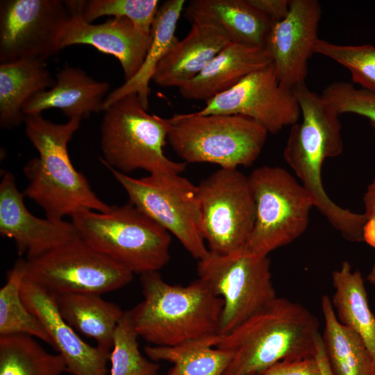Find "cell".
Segmentation results:
<instances>
[{"label": "cell", "mask_w": 375, "mask_h": 375, "mask_svg": "<svg viewBox=\"0 0 375 375\" xmlns=\"http://www.w3.org/2000/svg\"><path fill=\"white\" fill-rule=\"evenodd\" d=\"M365 215L367 219L364 228L365 241L375 245V178L367 185L363 196ZM367 281L375 286V262L368 275Z\"/></svg>", "instance_id": "36"}, {"label": "cell", "mask_w": 375, "mask_h": 375, "mask_svg": "<svg viewBox=\"0 0 375 375\" xmlns=\"http://www.w3.org/2000/svg\"><path fill=\"white\" fill-rule=\"evenodd\" d=\"M331 278L334 293L331 299L336 317L361 338L375 370V315L369 306L362 274L345 260L333 271Z\"/></svg>", "instance_id": "25"}, {"label": "cell", "mask_w": 375, "mask_h": 375, "mask_svg": "<svg viewBox=\"0 0 375 375\" xmlns=\"http://www.w3.org/2000/svg\"><path fill=\"white\" fill-rule=\"evenodd\" d=\"M192 114L244 115L259 123L268 133L275 134L297 123L301 110L294 90L280 83L272 62L248 74Z\"/></svg>", "instance_id": "14"}, {"label": "cell", "mask_w": 375, "mask_h": 375, "mask_svg": "<svg viewBox=\"0 0 375 375\" xmlns=\"http://www.w3.org/2000/svg\"><path fill=\"white\" fill-rule=\"evenodd\" d=\"M71 217L88 245L133 274L158 272L169 260V233L131 202L107 212L80 210Z\"/></svg>", "instance_id": "5"}, {"label": "cell", "mask_w": 375, "mask_h": 375, "mask_svg": "<svg viewBox=\"0 0 375 375\" xmlns=\"http://www.w3.org/2000/svg\"><path fill=\"white\" fill-rule=\"evenodd\" d=\"M138 337L131 310H124L113 334L108 375H159L160 365L142 355Z\"/></svg>", "instance_id": "31"}, {"label": "cell", "mask_w": 375, "mask_h": 375, "mask_svg": "<svg viewBox=\"0 0 375 375\" xmlns=\"http://www.w3.org/2000/svg\"><path fill=\"white\" fill-rule=\"evenodd\" d=\"M192 23H206L222 28L232 42L265 47L272 22L248 0H192L183 10Z\"/></svg>", "instance_id": "22"}, {"label": "cell", "mask_w": 375, "mask_h": 375, "mask_svg": "<svg viewBox=\"0 0 375 375\" xmlns=\"http://www.w3.org/2000/svg\"><path fill=\"white\" fill-rule=\"evenodd\" d=\"M55 297L60 314L74 329L94 339L101 349L111 351L114 331L124 312L119 306L94 294Z\"/></svg>", "instance_id": "26"}, {"label": "cell", "mask_w": 375, "mask_h": 375, "mask_svg": "<svg viewBox=\"0 0 375 375\" xmlns=\"http://www.w3.org/2000/svg\"><path fill=\"white\" fill-rule=\"evenodd\" d=\"M230 42L229 36L215 25L192 23L188 34L159 62L152 81L160 87L178 88L196 77Z\"/></svg>", "instance_id": "20"}, {"label": "cell", "mask_w": 375, "mask_h": 375, "mask_svg": "<svg viewBox=\"0 0 375 375\" xmlns=\"http://www.w3.org/2000/svg\"><path fill=\"white\" fill-rule=\"evenodd\" d=\"M24 198L15 176L3 172L0 183V233L14 240L19 255L33 259L78 236L72 222L33 215Z\"/></svg>", "instance_id": "16"}, {"label": "cell", "mask_w": 375, "mask_h": 375, "mask_svg": "<svg viewBox=\"0 0 375 375\" xmlns=\"http://www.w3.org/2000/svg\"><path fill=\"white\" fill-rule=\"evenodd\" d=\"M321 310L324 320L322 338L333 375H375L364 342L351 328L340 322L328 295L322 297Z\"/></svg>", "instance_id": "27"}, {"label": "cell", "mask_w": 375, "mask_h": 375, "mask_svg": "<svg viewBox=\"0 0 375 375\" xmlns=\"http://www.w3.org/2000/svg\"><path fill=\"white\" fill-rule=\"evenodd\" d=\"M20 261L25 279L54 294L101 295L126 286L133 276L79 235L40 256Z\"/></svg>", "instance_id": "10"}, {"label": "cell", "mask_w": 375, "mask_h": 375, "mask_svg": "<svg viewBox=\"0 0 375 375\" xmlns=\"http://www.w3.org/2000/svg\"><path fill=\"white\" fill-rule=\"evenodd\" d=\"M169 128V119L149 114L137 94H127L103 112L100 160L124 174L138 169L149 174H181L187 163L173 161L164 153Z\"/></svg>", "instance_id": "6"}, {"label": "cell", "mask_w": 375, "mask_h": 375, "mask_svg": "<svg viewBox=\"0 0 375 375\" xmlns=\"http://www.w3.org/2000/svg\"><path fill=\"white\" fill-rule=\"evenodd\" d=\"M157 0H91L86 1L82 16L92 23L103 16L129 19L139 31L150 35L160 8Z\"/></svg>", "instance_id": "33"}, {"label": "cell", "mask_w": 375, "mask_h": 375, "mask_svg": "<svg viewBox=\"0 0 375 375\" xmlns=\"http://www.w3.org/2000/svg\"><path fill=\"white\" fill-rule=\"evenodd\" d=\"M144 352L153 361L172 363L167 375H222L232 358L228 351L201 343L176 347L147 345Z\"/></svg>", "instance_id": "29"}, {"label": "cell", "mask_w": 375, "mask_h": 375, "mask_svg": "<svg viewBox=\"0 0 375 375\" xmlns=\"http://www.w3.org/2000/svg\"><path fill=\"white\" fill-rule=\"evenodd\" d=\"M110 85L97 81L78 67L65 66L56 74L55 85L38 92L24 104L25 115L58 109L69 119L81 120L92 113L104 112Z\"/></svg>", "instance_id": "19"}, {"label": "cell", "mask_w": 375, "mask_h": 375, "mask_svg": "<svg viewBox=\"0 0 375 375\" xmlns=\"http://www.w3.org/2000/svg\"><path fill=\"white\" fill-rule=\"evenodd\" d=\"M21 297L26 308L42 322L51 347L64 358L66 372L71 375H108L110 352L91 346L78 335L60 314L54 294L23 277Z\"/></svg>", "instance_id": "17"}, {"label": "cell", "mask_w": 375, "mask_h": 375, "mask_svg": "<svg viewBox=\"0 0 375 375\" xmlns=\"http://www.w3.org/2000/svg\"><path fill=\"white\" fill-rule=\"evenodd\" d=\"M248 1L267 17L273 24L283 19L290 10V0H248Z\"/></svg>", "instance_id": "37"}, {"label": "cell", "mask_w": 375, "mask_h": 375, "mask_svg": "<svg viewBox=\"0 0 375 375\" xmlns=\"http://www.w3.org/2000/svg\"><path fill=\"white\" fill-rule=\"evenodd\" d=\"M272 62L265 47L230 42L196 77L178 88V92L186 99L206 102Z\"/></svg>", "instance_id": "21"}, {"label": "cell", "mask_w": 375, "mask_h": 375, "mask_svg": "<svg viewBox=\"0 0 375 375\" xmlns=\"http://www.w3.org/2000/svg\"><path fill=\"white\" fill-rule=\"evenodd\" d=\"M83 11H72L60 39V49L76 44L90 45L115 56L120 62L125 81L140 70L148 51L151 35L144 34L126 18H113L104 23L86 22Z\"/></svg>", "instance_id": "18"}, {"label": "cell", "mask_w": 375, "mask_h": 375, "mask_svg": "<svg viewBox=\"0 0 375 375\" xmlns=\"http://www.w3.org/2000/svg\"><path fill=\"white\" fill-rule=\"evenodd\" d=\"M66 364L27 335L0 336V375H62Z\"/></svg>", "instance_id": "28"}, {"label": "cell", "mask_w": 375, "mask_h": 375, "mask_svg": "<svg viewBox=\"0 0 375 375\" xmlns=\"http://www.w3.org/2000/svg\"><path fill=\"white\" fill-rule=\"evenodd\" d=\"M321 95L340 116L345 113L362 116L375 130V94L342 81L326 86Z\"/></svg>", "instance_id": "34"}, {"label": "cell", "mask_w": 375, "mask_h": 375, "mask_svg": "<svg viewBox=\"0 0 375 375\" xmlns=\"http://www.w3.org/2000/svg\"><path fill=\"white\" fill-rule=\"evenodd\" d=\"M315 358L318 363L320 375H333L326 357L321 334L317 339Z\"/></svg>", "instance_id": "38"}, {"label": "cell", "mask_w": 375, "mask_h": 375, "mask_svg": "<svg viewBox=\"0 0 375 375\" xmlns=\"http://www.w3.org/2000/svg\"><path fill=\"white\" fill-rule=\"evenodd\" d=\"M185 4L184 0H167L162 3L152 25L151 41L142 67L131 79L108 93L105 100L106 109L122 97L135 93L148 110L149 83L159 62L178 40L175 33Z\"/></svg>", "instance_id": "24"}, {"label": "cell", "mask_w": 375, "mask_h": 375, "mask_svg": "<svg viewBox=\"0 0 375 375\" xmlns=\"http://www.w3.org/2000/svg\"><path fill=\"white\" fill-rule=\"evenodd\" d=\"M69 375H71V374H69Z\"/></svg>", "instance_id": "39"}, {"label": "cell", "mask_w": 375, "mask_h": 375, "mask_svg": "<svg viewBox=\"0 0 375 375\" xmlns=\"http://www.w3.org/2000/svg\"><path fill=\"white\" fill-rule=\"evenodd\" d=\"M24 277L20 259L9 272L0 289V336L27 335L49 345L51 340L40 319L25 306L21 297Z\"/></svg>", "instance_id": "30"}, {"label": "cell", "mask_w": 375, "mask_h": 375, "mask_svg": "<svg viewBox=\"0 0 375 375\" xmlns=\"http://www.w3.org/2000/svg\"><path fill=\"white\" fill-rule=\"evenodd\" d=\"M24 122L25 133L39 153L23 168L28 181L24 197L40 206L51 219H62L83 209L108 211L111 206L98 197L69 156L67 145L81 120L56 124L42 114H33L26 115Z\"/></svg>", "instance_id": "4"}, {"label": "cell", "mask_w": 375, "mask_h": 375, "mask_svg": "<svg viewBox=\"0 0 375 375\" xmlns=\"http://www.w3.org/2000/svg\"><path fill=\"white\" fill-rule=\"evenodd\" d=\"M169 120L167 142L183 162L225 169L251 165L268 134L259 123L240 115L177 114Z\"/></svg>", "instance_id": "7"}, {"label": "cell", "mask_w": 375, "mask_h": 375, "mask_svg": "<svg viewBox=\"0 0 375 375\" xmlns=\"http://www.w3.org/2000/svg\"><path fill=\"white\" fill-rule=\"evenodd\" d=\"M314 53L328 58L347 69L353 83L375 94V47L342 45L319 39Z\"/></svg>", "instance_id": "32"}, {"label": "cell", "mask_w": 375, "mask_h": 375, "mask_svg": "<svg viewBox=\"0 0 375 375\" xmlns=\"http://www.w3.org/2000/svg\"><path fill=\"white\" fill-rule=\"evenodd\" d=\"M302 120L292 125L283 149V158L308 191L313 206L350 242H362L367 223L365 213H357L335 203L324 190V161L340 155L344 149L340 115L321 94L306 83L294 89Z\"/></svg>", "instance_id": "1"}, {"label": "cell", "mask_w": 375, "mask_h": 375, "mask_svg": "<svg viewBox=\"0 0 375 375\" xmlns=\"http://www.w3.org/2000/svg\"><path fill=\"white\" fill-rule=\"evenodd\" d=\"M248 180L256 217L245 250L267 256L304 233L314 207L312 201L301 183L280 167L256 168Z\"/></svg>", "instance_id": "8"}, {"label": "cell", "mask_w": 375, "mask_h": 375, "mask_svg": "<svg viewBox=\"0 0 375 375\" xmlns=\"http://www.w3.org/2000/svg\"><path fill=\"white\" fill-rule=\"evenodd\" d=\"M197 188L209 251L224 255L245 249L256 217L248 176L238 169L220 168Z\"/></svg>", "instance_id": "12"}, {"label": "cell", "mask_w": 375, "mask_h": 375, "mask_svg": "<svg viewBox=\"0 0 375 375\" xmlns=\"http://www.w3.org/2000/svg\"><path fill=\"white\" fill-rule=\"evenodd\" d=\"M144 299L131 310L139 337L154 346L201 343L215 347L223 299L203 281L171 285L158 272L141 275Z\"/></svg>", "instance_id": "2"}, {"label": "cell", "mask_w": 375, "mask_h": 375, "mask_svg": "<svg viewBox=\"0 0 375 375\" xmlns=\"http://www.w3.org/2000/svg\"><path fill=\"white\" fill-rule=\"evenodd\" d=\"M319 326L317 317L306 306L277 297L219 337L215 347L232 354L222 375H260L281 361L315 357Z\"/></svg>", "instance_id": "3"}, {"label": "cell", "mask_w": 375, "mask_h": 375, "mask_svg": "<svg viewBox=\"0 0 375 375\" xmlns=\"http://www.w3.org/2000/svg\"><path fill=\"white\" fill-rule=\"evenodd\" d=\"M260 375H320L318 363L315 358L278 362Z\"/></svg>", "instance_id": "35"}, {"label": "cell", "mask_w": 375, "mask_h": 375, "mask_svg": "<svg viewBox=\"0 0 375 375\" xmlns=\"http://www.w3.org/2000/svg\"><path fill=\"white\" fill-rule=\"evenodd\" d=\"M70 17L65 1H1L0 64L57 54Z\"/></svg>", "instance_id": "13"}, {"label": "cell", "mask_w": 375, "mask_h": 375, "mask_svg": "<svg viewBox=\"0 0 375 375\" xmlns=\"http://www.w3.org/2000/svg\"><path fill=\"white\" fill-rule=\"evenodd\" d=\"M56 84L46 61L27 58L0 64V126L12 129L24 122L23 108L35 94Z\"/></svg>", "instance_id": "23"}, {"label": "cell", "mask_w": 375, "mask_h": 375, "mask_svg": "<svg viewBox=\"0 0 375 375\" xmlns=\"http://www.w3.org/2000/svg\"><path fill=\"white\" fill-rule=\"evenodd\" d=\"M322 7L317 0H290L287 16L273 24L265 47L283 85L306 83L308 60L315 53Z\"/></svg>", "instance_id": "15"}, {"label": "cell", "mask_w": 375, "mask_h": 375, "mask_svg": "<svg viewBox=\"0 0 375 375\" xmlns=\"http://www.w3.org/2000/svg\"><path fill=\"white\" fill-rule=\"evenodd\" d=\"M106 167L127 193L129 202L174 235L194 258L208 256L197 185L180 174L156 173L136 178Z\"/></svg>", "instance_id": "9"}, {"label": "cell", "mask_w": 375, "mask_h": 375, "mask_svg": "<svg viewBox=\"0 0 375 375\" xmlns=\"http://www.w3.org/2000/svg\"><path fill=\"white\" fill-rule=\"evenodd\" d=\"M199 278L224 301L219 335H224L277 297L267 256L245 249L228 254L209 251L197 264Z\"/></svg>", "instance_id": "11"}]
</instances>
